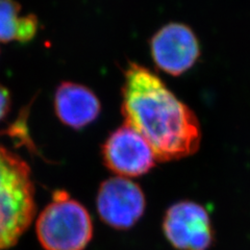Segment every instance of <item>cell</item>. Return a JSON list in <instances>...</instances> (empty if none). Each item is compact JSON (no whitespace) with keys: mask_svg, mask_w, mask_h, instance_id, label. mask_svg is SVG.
I'll return each mask as SVG.
<instances>
[{"mask_svg":"<svg viewBox=\"0 0 250 250\" xmlns=\"http://www.w3.org/2000/svg\"><path fill=\"white\" fill-rule=\"evenodd\" d=\"M121 111L124 124L147 141L156 162L184 159L199 149L196 115L158 75L136 62L125 72Z\"/></svg>","mask_w":250,"mask_h":250,"instance_id":"obj_1","label":"cell"},{"mask_svg":"<svg viewBox=\"0 0 250 250\" xmlns=\"http://www.w3.org/2000/svg\"><path fill=\"white\" fill-rule=\"evenodd\" d=\"M36 208L28 164L0 145V250L17 243L33 222Z\"/></svg>","mask_w":250,"mask_h":250,"instance_id":"obj_2","label":"cell"},{"mask_svg":"<svg viewBox=\"0 0 250 250\" xmlns=\"http://www.w3.org/2000/svg\"><path fill=\"white\" fill-rule=\"evenodd\" d=\"M37 237L45 250H83L93 237V222L82 203L66 191H56L36 222Z\"/></svg>","mask_w":250,"mask_h":250,"instance_id":"obj_3","label":"cell"},{"mask_svg":"<svg viewBox=\"0 0 250 250\" xmlns=\"http://www.w3.org/2000/svg\"><path fill=\"white\" fill-rule=\"evenodd\" d=\"M163 230L177 250H208L214 242L208 210L194 201H179L171 206L164 217Z\"/></svg>","mask_w":250,"mask_h":250,"instance_id":"obj_4","label":"cell"},{"mask_svg":"<svg viewBox=\"0 0 250 250\" xmlns=\"http://www.w3.org/2000/svg\"><path fill=\"white\" fill-rule=\"evenodd\" d=\"M96 207L104 223L117 229H127L143 216L146 199L142 189L130 178L115 176L100 185Z\"/></svg>","mask_w":250,"mask_h":250,"instance_id":"obj_5","label":"cell"},{"mask_svg":"<svg viewBox=\"0 0 250 250\" xmlns=\"http://www.w3.org/2000/svg\"><path fill=\"white\" fill-rule=\"evenodd\" d=\"M103 159L113 173L126 178L148 173L156 162L147 141L126 124L108 136L103 145Z\"/></svg>","mask_w":250,"mask_h":250,"instance_id":"obj_6","label":"cell"},{"mask_svg":"<svg viewBox=\"0 0 250 250\" xmlns=\"http://www.w3.org/2000/svg\"><path fill=\"white\" fill-rule=\"evenodd\" d=\"M151 56L164 72L178 76L197 62L200 47L193 30L181 23H170L156 33L150 43Z\"/></svg>","mask_w":250,"mask_h":250,"instance_id":"obj_7","label":"cell"},{"mask_svg":"<svg viewBox=\"0 0 250 250\" xmlns=\"http://www.w3.org/2000/svg\"><path fill=\"white\" fill-rule=\"evenodd\" d=\"M54 109L59 119L69 127L81 129L95 120L100 103L90 89L75 83H62L54 95Z\"/></svg>","mask_w":250,"mask_h":250,"instance_id":"obj_8","label":"cell"},{"mask_svg":"<svg viewBox=\"0 0 250 250\" xmlns=\"http://www.w3.org/2000/svg\"><path fill=\"white\" fill-rule=\"evenodd\" d=\"M38 29L35 15H22L21 6L15 0H0V42H29Z\"/></svg>","mask_w":250,"mask_h":250,"instance_id":"obj_9","label":"cell"},{"mask_svg":"<svg viewBox=\"0 0 250 250\" xmlns=\"http://www.w3.org/2000/svg\"><path fill=\"white\" fill-rule=\"evenodd\" d=\"M11 94L4 85L0 83V122H1L11 109Z\"/></svg>","mask_w":250,"mask_h":250,"instance_id":"obj_10","label":"cell"}]
</instances>
